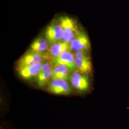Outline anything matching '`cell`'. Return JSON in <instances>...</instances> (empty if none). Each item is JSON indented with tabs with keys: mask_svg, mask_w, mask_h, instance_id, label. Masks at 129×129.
<instances>
[{
	"mask_svg": "<svg viewBox=\"0 0 129 129\" xmlns=\"http://www.w3.org/2000/svg\"><path fill=\"white\" fill-rule=\"evenodd\" d=\"M59 20L64 31V37L62 41L70 44L81 29L79 28L78 23L74 19L63 16Z\"/></svg>",
	"mask_w": 129,
	"mask_h": 129,
	"instance_id": "6da1fadb",
	"label": "cell"
},
{
	"mask_svg": "<svg viewBox=\"0 0 129 129\" xmlns=\"http://www.w3.org/2000/svg\"><path fill=\"white\" fill-rule=\"evenodd\" d=\"M64 35V30L59 20L52 21L45 32L46 38L50 45L62 41Z\"/></svg>",
	"mask_w": 129,
	"mask_h": 129,
	"instance_id": "7a4b0ae2",
	"label": "cell"
},
{
	"mask_svg": "<svg viewBox=\"0 0 129 129\" xmlns=\"http://www.w3.org/2000/svg\"><path fill=\"white\" fill-rule=\"evenodd\" d=\"M90 49V43L87 34L82 29L70 43V51L88 53Z\"/></svg>",
	"mask_w": 129,
	"mask_h": 129,
	"instance_id": "3957f363",
	"label": "cell"
},
{
	"mask_svg": "<svg viewBox=\"0 0 129 129\" xmlns=\"http://www.w3.org/2000/svg\"><path fill=\"white\" fill-rule=\"evenodd\" d=\"M47 59L46 53H37L30 50L22 56L18 62V69L25 67L34 66Z\"/></svg>",
	"mask_w": 129,
	"mask_h": 129,
	"instance_id": "277c9868",
	"label": "cell"
},
{
	"mask_svg": "<svg viewBox=\"0 0 129 129\" xmlns=\"http://www.w3.org/2000/svg\"><path fill=\"white\" fill-rule=\"evenodd\" d=\"M47 90L56 95H68L71 89L67 80L63 79L52 78L47 84Z\"/></svg>",
	"mask_w": 129,
	"mask_h": 129,
	"instance_id": "5b68a950",
	"label": "cell"
},
{
	"mask_svg": "<svg viewBox=\"0 0 129 129\" xmlns=\"http://www.w3.org/2000/svg\"><path fill=\"white\" fill-rule=\"evenodd\" d=\"M70 80L74 88L79 91H87L90 87V81L86 74L76 70L70 76Z\"/></svg>",
	"mask_w": 129,
	"mask_h": 129,
	"instance_id": "8992f818",
	"label": "cell"
},
{
	"mask_svg": "<svg viewBox=\"0 0 129 129\" xmlns=\"http://www.w3.org/2000/svg\"><path fill=\"white\" fill-rule=\"evenodd\" d=\"M75 55L70 50L65 51L59 56L51 60L53 66L57 64H64L67 66L70 71L74 72L77 70L75 63Z\"/></svg>",
	"mask_w": 129,
	"mask_h": 129,
	"instance_id": "52a82bcc",
	"label": "cell"
},
{
	"mask_svg": "<svg viewBox=\"0 0 129 129\" xmlns=\"http://www.w3.org/2000/svg\"><path fill=\"white\" fill-rule=\"evenodd\" d=\"M53 64L51 61L43 62L39 73L37 76V81L39 87H43L50 81L53 77Z\"/></svg>",
	"mask_w": 129,
	"mask_h": 129,
	"instance_id": "ba28073f",
	"label": "cell"
},
{
	"mask_svg": "<svg viewBox=\"0 0 129 129\" xmlns=\"http://www.w3.org/2000/svg\"><path fill=\"white\" fill-rule=\"evenodd\" d=\"M68 50H70V44L63 41L51 45L46 53L47 59H54Z\"/></svg>",
	"mask_w": 129,
	"mask_h": 129,
	"instance_id": "9c48e42d",
	"label": "cell"
},
{
	"mask_svg": "<svg viewBox=\"0 0 129 129\" xmlns=\"http://www.w3.org/2000/svg\"><path fill=\"white\" fill-rule=\"evenodd\" d=\"M43 62L44 61H42L34 66L19 69V73L20 76L25 79H28L37 76L41 70Z\"/></svg>",
	"mask_w": 129,
	"mask_h": 129,
	"instance_id": "30bf717a",
	"label": "cell"
},
{
	"mask_svg": "<svg viewBox=\"0 0 129 129\" xmlns=\"http://www.w3.org/2000/svg\"><path fill=\"white\" fill-rule=\"evenodd\" d=\"M49 47V43L46 38L40 37L33 42L30 50L34 52L43 54L48 50Z\"/></svg>",
	"mask_w": 129,
	"mask_h": 129,
	"instance_id": "8fae6325",
	"label": "cell"
},
{
	"mask_svg": "<svg viewBox=\"0 0 129 129\" xmlns=\"http://www.w3.org/2000/svg\"><path fill=\"white\" fill-rule=\"evenodd\" d=\"M69 68L64 64H57L53 66L52 78L63 79L67 80L70 77Z\"/></svg>",
	"mask_w": 129,
	"mask_h": 129,
	"instance_id": "7c38bea8",
	"label": "cell"
},
{
	"mask_svg": "<svg viewBox=\"0 0 129 129\" xmlns=\"http://www.w3.org/2000/svg\"><path fill=\"white\" fill-rule=\"evenodd\" d=\"M75 63L77 69L81 73L86 75L91 73L92 66L90 59H83L75 57Z\"/></svg>",
	"mask_w": 129,
	"mask_h": 129,
	"instance_id": "4fadbf2b",
	"label": "cell"
},
{
	"mask_svg": "<svg viewBox=\"0 0 129 129\" xmlns=\"http://www.w3.org/2000/svg\"><path fill=\"white\" fill-rule=\"evenodd\" d=\"M75 57L80 58V59H90V56L88 55V53L85 52H77L75 53Z\"/></svg>",
	"mask_w": 129,
	"mask_h": 129,
	"instance_id": "5bb4252c",
	"label": "cell"
}]
</instances>
